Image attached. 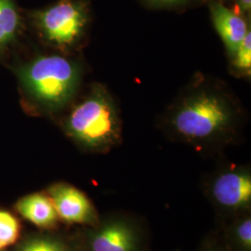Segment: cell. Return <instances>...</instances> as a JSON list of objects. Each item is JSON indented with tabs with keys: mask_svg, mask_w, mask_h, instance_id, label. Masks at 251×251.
Here are the masks:
<instances>
[{
	"mask_svg": "<svg viewBox=\"0 0 251 251\" xmlns=\"http://www.w3.org/2000/svg\"><path fill=\"white\" fill-rule=\"evenodd\" d=\"M236 122L232 100L223 91L200 87L185 94L173 108L170 125L181 140L213 144L229 134Z\"/></svg>",
	"mask_w": 251,
	"mask_h": 251,
	"instance_id": "6da1fadb",
	"label": "cell"
},
{
	"mask_svg": "<svg viewBox=\"0 0 251 251\" xmlns=\"http://www.w3.org/2000/svg\"><path fill=\"white\" fill-rule=\"evenodd\" d=\"M67 134L82 147L107 152L121 139V122L115 101L102 85H94L73 108L64 122Z\"/></svg>",
	"mask_w": 251,
	"mask_h": 251,
	"instance_id": "7a4b0ae2",
	"label": "cell"
},
{
	"mask_svg": "<svg viewBox=\"0 0 251 251\" xmlns=\"http://www.w3.org/2000/svg\"><path fill=\"white\" fill-rule=\"evenodd\" d=\"M80 68L61 55H43L22 65L19 79L25 91L48 111L64 107L75 96L80 82Z\"/></svg>",
	"mask_w": 251,
	"mask_h": 251,
	"instance_id": "3957f363",
	"label": "cell"
},
{
	"mask_svg": "<svg viewBox=\"0 0 251 251\" xmlns=\"http://www.w3.org/2000/svg\"><path fill=\"white\" fill-rule=\"evenodd\" d=\"M36 26L48 43L68 49L84 35L89 23V9L81 0H60L35 13Z\"/></svg>",
	"mask_w": 251,
	"mask_h": 251,
	"instance_id": "277c9868",
	"label": "cell"
},
{
	"mask_svg": "<svg viewBox=\"0 0 251 251\" xmlns=\"http://www.w3.org/2000/svg\"><path fill=\"white\" fill-rule=\"evenodd\" d=\"M210 198L228 211H246L251 207V176L247 170L223 171L210 184Z\"/></svg>",
	"mask_w": 251,
	"mask_h": 251,
	"instance_id": "5b68a950",
	"label": "cell"
},
{
	"mask_svg": "<svg viewBox=\"0 0 251 251\" xmlns=\"http://www.w3.org/2000/svg\"><path fill=\"white\" fill-rule=\"evenodd\" d=\"M141 235L132 223L115 218L95 226L89 237V251H141Z\"/></svg>",
	"mask_w": 251,
	"mask_h": 251,
	"instance_id": "8992f818",
	"label": "cell"
},
{
	"mask_svg": "<svg viewBox=\"0 0 251 251\" xmlns=\"http://www.w3.org/2000/svg\"><path fill=\"white\" fill-rule=\"evenodd\" d=\"M58 217L69 224L96 226L100 224L97 212L90 199L80 190L66 183H56L49 189Z\"/></svg>",
	"mask_w": 251,
	"mask_h": 251,
	"instance_id": "52a82bcc",
	"label": "cell"
},
{
	"mask_svg": "<svg viewBox=\"0 0 251 251\" xmlns=\"http://www.w3.org/2000/svg\"><path fill=\"white\" fill-rule=\"evenodd\" d=\"M211 18L228 53L233 57L250 31L245 20L220 3L211 6Z\"/></svg>",
	"mask_w": 251,
	"mask_h": 251,
	"instance_id": "ba28073f",
	"label": "cell"
},
{
	"mask_svg": "<svg viewBox=\"0 0 251 251\" xmlns=\"http://www.w3.org/2000/svg\"><path fill=\"white\" fill-rule=\"evenodd\" d=\"M20 214L41 228H52L58 222V214L49 195L34 194L22 198L17 204Z\"/></svg>",
	"mask_w": 251,
	"mask_h": 251,
	"instance_id": "9c48e42d",
	"label": "cell"
},
{
	"mask_svg": "<svg viewBox=\"0 0 251 251\" xmlns=\"http://www.w3.org/2000/svg\"><path fill=\"white\" fill-rule=\"evenodd\" d=\"M20 26V16L13 0H0V47L15 37Z\"/></svg>",
	"mask_w": 251,
	"mask_h": 251,
	"instance_id": "30bf717a",
	"label": "cell"
},
{
	"mask_svg": "<svg viewBox=\"0 0 251 251\" xmlns=\"http://www.w3.org/2000/svg\"><path fill=\"white\" fill-rule=\"evenodd\" d=\"M231 239L238 251H251V216L245 215L237 220L231 228Z\"/></svg>",
	"mask_w": 251,
	"mask_h": 251,
	"instance_id": "8fae6325",
	"label": "cell"
},
{
	"mask_svg": "<svg viewBox=\"0 0 251 251\" xmlns=\"http://www.w3.org/2000/svg\"><path fill=\"white\" fill-rule=\"evenodd\" d=\"M20 225L17 219L7 211L0 210V250L17 241Z\"/></svg>",
	"mask_w": 251,
	"mask_h": 251,
	"instance_id": "7c38bea8",
	"label": "cell"
},
{
	"mask_svg": "<svg viewBox=\"0 0 251 251\" xmlns=\"http://www.w3.org/2000/svg\"><path fill=\"white\" fill-rule=\"evenodd\" d=\"M233 67L244 75H250L251 70V33L248 32L242 43L233 56Z\"/></svg>",
	"mask_w": 251,
	"mask_h": 251,
	"instance_id": "4fadbf2b",
	"label": "cell"
},
{
	"mask_svg": "<svg viewBox=\"0 0 251 251\" xmlns=\"http://www.w3.org/2000/svg\"><path fill=\"white\" fill-rule=\"evenodd\" d=\"M41 251H69L64 243L51 238V237H44V242Z\"/></svg>",
	"mask_w": 251,
	"mask_h": 251,
	"instance_id": "5bb4252c",
	"label": "cell"
},
{
	"mask_svg": "<svg viewBox=\"0 0 251 251\" xmlns=\"http://www.w3.org/2000/svg\"><path fill=\"white\" fill-rule=\"evenodd\" d=\"M44 242V237H36L27 241L20 251H41Z\"/></svg>",
	"mask_w": 251,
	"mask_h": 251,
	"instance_id": "9a60e30c",
	"label": "cell"
},
{
	"mask_svg": "<svg viewBox=\"0 0 251 251\" xmlns=\"http://www.w3.org/2000/svg\"><path fill=\"white\" fill-rule=\"evenodd\" d=\"M148 1L152 4H156L158 6L170 7V6H178L180 4H183L187 0H148Z\"/></svg>",
	"mask_w": 251,
	"mask_h": 251,
	"instance_id": "2e32d148",
	"label": "cell"
},
{
	"mask_svg": "<svg viewBox=\"0 0 251 251\" xmlns=\"http://www.w3.org/2000/svg\"><path fill=\"white\" fill-rule=\"evenodd\" d=\"M239 8L244 12H250L251 9V0H237Z\"/></svg>",
	"mask_w": 251,
	"mask_h": 251,
	"instance_id": "e0dca14e",
	"label": "cell"
},
{
	"mask_svg": "<svg viewBox=\"0 0 251 251\" xmlns=\"http://www.w3.org/2000/svg\"><path fill=\"white\" fill-rule=\"evenodd\" d=\"M222 251V250H217V249H211V250H208V251Z\"/></svg>",
	"mask_w": 251,
	"mask_h": 251,
	"instance_id": "ac0fdd59",
	"label": "cell"
}]
</instances>
